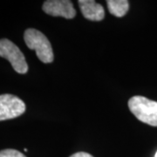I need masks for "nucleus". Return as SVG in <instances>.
<instances>
[{"label":"nucleus","mask_w":157,"mask_h":157,"mask_svg":"<svg viewBox=\"0 0 157 157\" xmlns=\"http://www.w3.org/2000/svg\"><path fill=\"white\" fill-rule=\"evenodd\" d=\"M42 9L46 14L52 17L72 19L76 16V10L72 1L69 0H47L44 2Z\"/></svg>","instance_id":"obj_5"},{"label":"nucleus","mask_w":157,"mask_h":157,"mask_svg":"<svg viewBox=\"0 0 157 157\" xmlns=\"http://www.w3.org/2000/svg\"><path fill=\"white\" fill-rule=\"evenodd\" d=\"M128 108L140 121L157 127V101L136 95L128 101Z\"/></svg>","instance_id":"obj_2"},{"label":"nucleus","mask_w":157,"mask_h":157,"mask_svg":"<svg viewBox=\"0 0 157 157\" xmlns=\"http://www.w3.org/2000/svg\"><path fill=\"white\" fill-rule=\"evenodd\" d=\"M70 157H94L92 155H90L86 152H78L72 155Z\"/></svg>","instance_id":"obj_9"},{"label":"nucleus","mask_w":157,"mask_h":157,"mask_svg":"<svg viewBox=\"0 0 157 157\" xmlns=\"http://www.w3.org/2000/svg\"><path fill=\"white\" fill-rule=\"evenodd\" d=\"M107 6L112 15L121 17L128 11L129 2L128 0H107Z\"/></svg>","instance_id":"obj_7"},{"label":"nucleus","mask_w":157,"mask_h":157,"mask_svg":"<svg viewBox=\"0 0 157 157\" xmlns=\"http://www.w3.org/2000/svg\"><path fill=\"white\" fill-rule=\"evenodd\" d=\"M0 57L5 58L11 64L17 73L25 74L28 72V65L25 55L13 42L7 39H0Z\"/></svg>","instance_id":"obj_3"},{"label":"nucleus","mask_w":157,"mask_h":157,"mask_svg":"<svg viewBox=\"0 0 157 157\" xmlns=\"http://www.w3.org/2000/svg\"><path fill=\"white\" fill-rule=\"evenodd\" d=\"M24 39L31 50H34L39 59L43 63L48 64L53 61L54 55L50 41L45 34L36 29L30 28L25 30L24 33Z\"/></svg>","instance_id":"obj_1"},{"label":"nucleus","mask_w":157,"mask_h":157,"mask_svg":"<svg viewBox=\"0 0 157 157\" xmlns=\"http://www.w3.org/2000/svg\"><path fill=\"white\" fill-rule=\"evenodd\" d=\"M78 6L85 18L91 21H101L105 17L103 6L94 0H78Z\"/></svg>","instance_id":"obj_6"},{"label":"nucleus","mask_w":157,"mask_h":157,"mask_svg":"<svg viewBox=\"0 0 157 157\" xmlns=\"http://www.w3.org/2000/svg\"><path fill=\"white\" fill-rule=\"evenodd\" d=\"M25 102L13 94L0 95V121L17 118L25 112Z\"/></svg>","instance_id":"obj_4"},{"label":"nucleus","mask_w":157,"mask_h":157,"mask_svg":"<svg viewBox=\"0 0 157 157\" xmlns=\"http://www.w3.org/2000/svg\"><path fill=\"white\" fill-rule=\"evenodd\" d=\"M155 157H157V152L155 153Z\"/></svg>","instance_id":"obj_10"},{"label":"nucleus","mask_w":157,"mask_h":157,"mask_svg":"<svg viewBox=\"0 0 157 157\" xmlns=\"http://www.w3.org/2000/svg\"><path fill=\"white\" fill-rule=\"evenodd\" d=\"M0 157H26L16 149H4L0 151Z\"/></svg>","instance_id":"obj_8"}]
</instances>
